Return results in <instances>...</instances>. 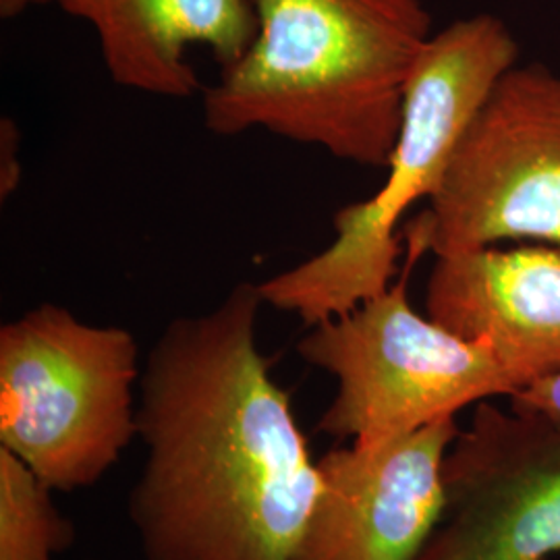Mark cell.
Listing matches in <instances>:
<instances>
[{
    "label": "cell",
    "mask_w": 560,
    "mask_h": 560,
    "mask_svg": "<svg viewBox=\"0 0 560 560\" xmlns=\"http://www.w3.org/2000/svg\"><path fill=\"white\" fill-rule=\"evenodd\" d=\"M264 305L258 282H240L145 355V460L127 501L143 560H293L320 467L261 353Z\"/></svg>",
    "instance_id": "cell-1"
},
{
    "label": "cell",
    "mask_w": 560,
    "mask_h": 560,
    "mask_svg": "<svg viewBox=\"0 0 560 560\" xmlns=\"http://www.w3.org/2000/svg\"><path fill=\"white\" fill-rule=\"evenodd\" d=\"M258 34L201 92L217 136L264 129L386 168L405 88L432 38L421 0H252Z\"/></svg>",
    "instance_id": "cell-2"
},
{
    "label": "cell",
    "mask_w": 560,
    "mask_h": 560,
    "mask_svg": "<svg viewBox=\"0 0 560 560\" xmlns=\"http://www.w3.org/2000/svg\"><path fill=\"white\" fill-rule=\"evenodd\" d=\"M517 57L511 27L490 13L432 34L405 88L399 136L381 189L340 208L335 240L324 252L258 282L264 303L310 328L384 293L400 272V222L432 198L465 127Z\"/></svg>",
    "instance_id": "cell-3"
},
{
    "label": "cell",
    "mask_w": 560,
    "mask_h": 560,
    "mask_svg": "<svg viewBox=\"0 0 560 560\" xmlns=\"http://www.w3.org/2000/svg\"><path fill=\"white\" fill-rule=\"evenodd\" d=\"M140 349L122 326L40 303L0 326V448L50 490L90 488L138 439Z\"/></svg>",
    "instance_id": "cell-4"
},
{
    "label": "cell",
    "mask_w": 560,
    "mask_h": 560,
    "mask_svg": "<svg viewBox=\"0 0 560 560\" xmlns=\"http://www.w3.org/2000/svg\"><path fill=\"white\" fill-rule=\"evenodd\" d=\"M423 254L407 241L399 277L384 293L310 326L298 342L301 360L337 384L318 420L324 434L381 444L520 390L492 349L413 307L409 279Z\"/></svg>",
    "instance_id": "cell-5"
},
{
    "label": "cell",
    "mask_w": 560,
    "mask_h": 560,
    "mask_svg": "<svg viewBox=\"0 0 560 560\" xmlns=\"http://www.w3.org/2000/svg\"><path fill=\"white\" fill-rule=\"evenodd\" d=\"M400 237L434 258L506 241L560 249V73L515 65L497 81Z\"/></svg>",
    "instance_id": "cell-6"
},
{
    "label": "cell",
    "mask_w": 560,
    "mask_h": 560,
    "mask_svg": "<svg viewBox=\"0 0 560 560\" xmlns=\"http://www.w3.org/2000/svg\"><path fill=\"white\" fill-rule=\"evenodd\" d=\"M441 523L416 560L560 557V425L483 400L444 457Z\"/></svg>",
    "instance_id": "cell-7"
},
{
    "label": "cell",
    "mask_w": 560,
    "mask_h": 560,
    "mask_svg": "<svg viewBox=\"0 0 560 560\" xmlns=\"http://www.w3.org/2000/svg\"><path fill=\"white\" fill-rule=\"evenodd\" d=\"M442 420L381 444L330 448L293 560H416L444 509V457L459 434Z\"/></svg>",
    "instance_id": "cell-8"
},
{
    "label": "cell",
    "mask_w": 560,
    "mask_h": 560,
    "mask_svg": "<svg viewBox=\"0 0 560 560\" xmlns=\"http://www.w3.org/2000/svg\"><path fill=\"white\" fill-rule=\"evenodd\" d=\"M425 314L492 349L523 388L560 370V249L523 243L436 258Z\"/></svg>",
    "instance_id": "cell-9"
},
{
    "label": "cell",
    "mask_w": 560,
    "mask_h": 560,
    "mask_svg": "<svg viewBox=\"0 0 560 560\" xmlns=\"http://www.w3.org/2000/svg\"><path fill=\"white\" fill-rule=\"evenodd\" d=\"M98 36L110 80L164 98H191L201 90L185 60L206 46L221 67L240 60L258 34L252 0H55Z\"/></svg>",
    "instance_id": "cell-10"
},
{
    "label": "cell",
    "mask_w": 560,
    "mask_h": 560,
    "mask_svg": "<svg viewBox=\"0 0 560 560\" xmlns=\"http://www.w3.org/2000/svg\"><path fill=\"white\" fill-rule=\"evenodd\" d=\"M44 481L0 448V560H55L71 548L75 527Z\"/></svg>",
    "instance_id": "cell-11"
},
{
    "label": "cell",
    "mask_w": 560,
    "mask_h": 560,
    "mask_svg": "<svg viewBox=\"0 0 560 560\" xmlns=\"http://www.w3.org/2000/svg\"><path fill=\"white\" fill-rule=\"evenodd\" d=\"M509 405L538 413L541 418L560 425V370L525 384L509 397Z\"/></svg>",
    "instance_id": "cell-12"
},
{
    "label": "cell",
    "mask_w": 560,
    "mask_h": 560,
    "mask_svg": "<svg viewBox=\"0 0 560 560\" xmlns=\"http://www.w3.org/2000/svg\"><path fill=\"white\" fill-rule=\"evenodd\" d=\"M0 148H2V166H0V196L2 200L11 196L20 183V162L18 148H20V131L13 120L2 119L0 125Z\"/></svg>",
    "instance_id": "cell-13"
},
{
    "label": "cell",
    "mask_w": 560,
    "mask_h": 560,
    "mask_svg": "<svg viewBox=\"0 0 560 560\" xmlns=\"http://www.w3.org/2000/svg\"><path fill=\"white\" fill-rule=\"evenodd\" d=\"M46 2H55V0H0V18L2 20H13L21 15L23 11H27L34 4H46Z\"/></svg>",
    "instance_id": "cell-14"
},
{
    "label": "cell",
    "mask_w": 560,
    "mask_h": 560,
    "mask_svg": "<svg viewBox=\"0 0 560 560\" xmlns=\"http://www.w3.org/2000/svg\"><path fill=\"white\" fill-rule=\"evenodd\" d=\"M552 560H560V557H557V559H552Z\"/></svg>",
    "instance_id": "cell-15"
}]
</instances>
